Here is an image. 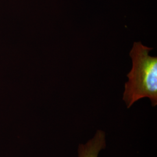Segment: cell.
<instances>
[{
    "label": "cell",
    "instance_id": "6da1fadb",
    "mask_svg": "<svg viewBox=\"0 0 157 157\" xmlns=\"http://www.w3.org/2000/svg\"><path fill=\"white\" fill-rule=\"evenodd\" d=\"M153 48L135 42L130 51L132 67L127 75L123 100L128 108L143 98H148L152 107L157 105V57L149 52Z\"/></svg>",
    "mask_w": 157,
    "mask_h": 157
},
{
    "label": "cell",
    "instance_id": "7a4b0ae2",
    "mask_svg": "<svg viewBox=\"0 0 157 157\" xmlns=\"http://www.w3.org/2000/svg\"><path fill=\"white\" fill-rule=\"evenodd\" d=\"M105 147V133L102 130H97L94 136L87 143L79 144L78 157H98L101 150Z\"/></svg>",
    "mask_w": 157,
    "mask_h": 157
}]
</instances>
